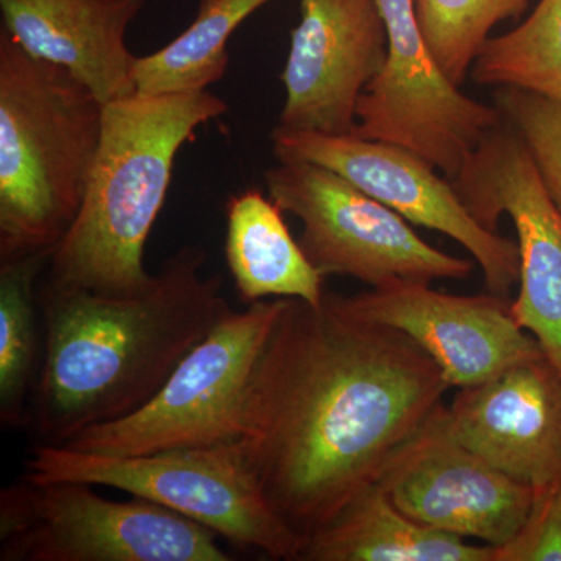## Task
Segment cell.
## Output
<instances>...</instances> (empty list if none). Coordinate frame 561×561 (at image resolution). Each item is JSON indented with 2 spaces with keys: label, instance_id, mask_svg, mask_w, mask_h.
<instances>
[{
  "label": "cell",
  "instance_id": "24",
  "mask_svg": "<svg viewBox=\"0 0 561 561\" xmlns=\"http://www.w3.org/2000/svg\"><path fill=\"white\" fill-rule=\"evenodd\" d=\"M494 561H561V482L535 491L522 529L494 549Z\"/></svg>",
  "mask_w": 561,
  "mask_h": 561
},
{
  "label": "cell",
  "instance_id": "22",
  "mask_svg": "<svg viewBox=\"0 0 561 561\" xmlns=\"http://www.w3.org/2000/svg\"><path fill=\"white\" fill-rule=\"evenodd\" d=\"M530 0H415L416 20L434 60L457 87L501 22L518 20Z\"/></svg>",
  "mask_w": 561,
  "mask_h": 561
},
{
  "label": "cell",
  "instance_id": "21",
  "mask_svg": "<svg viewBox=\"0 0 561 561\" xmlns=\"http://www.w3.org/2000/svg\"><path fill=\"white\" fill-rule=\"evenodd\" d=\"M470 76L481 87L519 88L561 105V0H540L518 27L486 41Z\"/></svg>",
  "mask_w": 561,
  "mask_h": 561
},
{
  "label": "cell",
  "instance_id": "13",
  "mask_svg": "<svg viewBox=\"0 0 561 561\" xmlns=\"http://www.w3.org/2000/svg\"><path fill=\"white\" fill-rule=\"evenodd\" d=\"M341 300L354 316L411 339L451 389L479 386L512 365L545 356L513 317L507 297L491 291L461 297L432 289L431 283L400 280Z\"/></svg>",
  "mask_w": 561,
  "mask_h": 561
},
{
  "label": "cell",
  "instance_id": "10",
  "mask_svg": "<svg viewBox=\"0 0 561 561\" xmlns=\"http://www.w3.org/2000/svg\"><path fill=\"white\" fill-rule=\"evenodd\" d=\"M279 162H311L339 173L416 227L448 236L481 267L491 294L507 297L519 283L518 242L486 230L461 202L453 181L415 151L354 135L290 130L271 133Z\"/></svg>",
  "mask_w": 561,
  "mask_h": 561
},
{
  "label": "cell",
  "instance_id": "19",
  "mask_svg": "<svg viewBox=\"0 0 561 561\" xmlns=\"http://www.w3.org/2000/svg\"><path fill=\"white\" fill-rule=\"evenodd\" d=\"M50 256L0 261V423L9 430L27 426L38 382L44 335L36 284Z\"/></svg>",
  "mask_w": 561,
  "mask_h": 561
},
{
  "label": "cell",
  "instance_id": "5",
  "mask_svg": "<svg viewBox=\"0 0 561 561\" xmlns=\"http://www.w3.org/2000/svg\"><path fill=\"white\" fill-rule=\"evenodd\" d=\"M25 465L39 481L108 486L153 502L273 560L300 557L301 538L265 497L241 440L136 456L35 445Z\"/></svg>",
  "mask_w": 561,
  "mask_h": 561
},
{
  "label": "cell",
  "instance_id": "6",
  "mask_svg": "<svg viewBox=\"0 0 561 561\" xmlns=\"http://www.w3.org/2000/svg\"><path fill=\"white\" fill-rule=\"evenodd\" d=\"M208 527L140 497L25 474L0 493V561H230Z\"/></svg>",
  "mask_w": 561,
  "mask_h": 561
},
{
  "label": "cell",
  "instance_id": "23",
  "mask_svg": "<svg viewBox=\"0 0 561 561\" xmlns=\"http://www.w3.org/2000/svg\"><path fill=\"white\" fill-rule=\"evenodd\" d=\"M494 105L529 147L531 157L561 208V105L519 88H496Z\"/></svg>",
  "mask_w": 561,
  "mask_h": 561
},
{
  "label": "cell",
  "instance_id": "9",
  "mask_svg": "<svg viewBox=\"0 0 561 561\" xmlns=\"http://www.w3.org/2000/svg\"><path fill=\"white\" fill-rule=\"evenodd\" d=\"M386 22V65L357 103L351 135L408 147L453 180L490 130L496 105L468 98L438 68L416 20L415 0H378Z\"/></svg>",
  "mask_w": 561,
  "mask_h": 561
},
{
  "label": "cell",
  "instance_id": "8",
  "mask_svg": "<svg viewBox=\"0 0 561 561\" xmlns=\"http://www.w3.org/2000/svg\"><path fill=\"white\" fill-rule=\"evenodd\" d=\"M268 197L301 221V249L324 276L375 287L400 280L467 279L474 262L421 239L411 221L311 162H279L265 172Z\"/></svg>",
  "mask_w": 561,
  "mask_h": 561
},
{
  "label": "cell",
  "instance_id": "4",
  "mask_svg": "<svg viewBox=\"0 0 561 561\" xmlns=\"http://www.w3.org/2000/svg\"><path fill=\"white\" fill-rule=\"evenodd\" d=\"M105 105L0 33V261L54 253L79 216Z\"/></svg>",
  "mask_w": 561,
  "mask_h": 561
},
{
  "label": "cell",
  "instance_id": "12",
  "mask_svg": "<svg viewBox=\"0 0 561 561\" xmlns=\"http://www.w3.org/2000/svg\"><path fill=\"white\" fill-rule=\"evenodd\" d=\"M376 483L415 522L494 549L518 534L535 501L531 486L454 437L445 404L391 457Z\"/></svg>",
  "mask_w": 561,
  "mask_h": 561
},
{
  "label": "cell",
  "instance_id": "14",
  "mask_svg": "<svg viewBox=\"0 0 561 561\" xmlns=\"http://www.w3.org/2000/svg\"><path fill=\"white\" fill-rule=\"evenodd\" d=\"M387 46L378 0H301L280 73L286 102L279 127L351 135L357 103L386 65Z\"/></svg>",
  "mask_w": 561,
  "mask_h": 561
},
{
  "label": "cell",
  "instance_id": "20",
  "mask_svg": "<svg viewBox=\"0 0 561 561\" xmlns=\"http://www.w3.org/2000/svg\"><path fill=\"white\" fill-rule=\"evenodd\" d=\"M272 0H201L190 27L168 46L138 57L135 81L142 94L208 90L230 62L228 41L254 11Z\"/></svg>",
  "mask_w": 561,
  "mask_h": 561
},
{
  "label": "cell",
  "instance_id": "3",
  "mask_svg": "<svg viewBox=\"0 0 561 561\" xmlns=\"http://www.w3.org/2000/svg\"><path fill=\"white\" fill-rule=\"evenodd\" d=\"M227 102L208 90L142 94L106 103L101 147L79 216L51 253L46 284L101 295L140 294L153 283L144 253L173 164Z\"/></svg>",
  "mask_w": 561,
  "mask_h": 561
},
{
  "label": "cell",
  "instance_id": "17",
  "mask_svg": "<svg viewBox=\"0 0 561 561\" xmlns=\"http://www.w3.org/2000/svg\"><path fill=\"white\" fill-rule=\"evenodd\" d=\"M298 561H494V548L415 522L373 483L305 541Z\"/></svg>",
  "mask_w": 561,
  "mask_h": 561
},
{
  "label": "cell",
  "instance_id": "15",
  "mask_svg": "<svg viewBox=\"0 0 561 561\" xmlns=\"http://www.w3.org/2000/svg\"><path fill=\"white\" fill-rule=\"evenodd\" d=\"M454 437L535 491L561 482V375L546 356L519 362L446 405Z\"/></svg>",
  "mask_w": 561,
  "mask_h": 561
},
{
  "label": "cell",
  "instance_id": "7",
  "mask_svg": "<svg viewBox=\"0 0 561 561\" xmlns=\"http://www.w3.org/2000/svg\"><path fill=\"white\" fill-rule=\"evenodd\" d=\"M284 302L286 298L262 300L232 311L139 411L80 432L61 446L136 456L239 440L247 386Z\"/></svg>",
  "mask_w": 561,
  "mask_h": 561
},
{
  "label": "cell",
  "instance_id": "11",
  "mask_svg": "<svg viewBox=\"0 0 561 561\" xmlns=\"http://www.w3.org/2000/svg\"><path fill=\"white\" fill-rule=\"evenodd\" d=\"M451 181L486 230L497 231L504 214L515 225L522 264L513 317L561 375V208L529 147L504 119L483 136Z\"/></svg>",
  "mask_w": 561,
  "mask_h": 561
},
{
  "label": "cell",
  "instance_id": "1",
  "mask_svg": "<svg viewBox=\"0 0 561 561\" xmlns=\"http://www.w3.org/2000/svg\"><path fill=\"white\" fill-rule=\"evenodd\" d=\"M449 389L419 345L354 316L341 295L286 298L247 386L239 440L305 545L378 482Z\"/></svg>",
  "mask_w": 561,
  "mask_h": 561
},
{
  "label": "cell",
  "instance_id": "2",
  "mask_svg": "<svg viewBox=\"0 0 561 561\" xmlns=\"http://www.w3.org/2000/svg\"><path fill=\"white\" fill-rule=\"evenodd\" d=\"M206 251L172 254L136 295L39 287L43 362L27 426L35 445H62L139 411L181 360L232 312Z\"/></svg>",
  "mask_w": 561,
  "mask_h": 561
},
{
  "label": "cell",
  "instance_id": "16",
  "mask_svg": "<svg viewBox=\"0 0 561 561\" xmlns=\"http://www.w3.org/2000/svg\"><path fill=\"white\" fill-rule=\"evenodd\" d=\"M147 0H0L3 32L38 60L68 70L103 103L138 92L125 43Z\"/></svg>",
  "mask_w": 561,
  "mask_h": 561
},
{
  "label": "cell",
  "instance_id": "18",
  "mask_svg": "<svg viewBox=\"0 0 561 561\" xmlns=\"http://www.w3.org/2000/svg\"><path fill=\"white\" fill-rule=\"evenodd\" d=\"M283 214L260 190L243 191L228 202L225 254L236 289L247 305L297 298L319 306L327 276L291 238Z\"/></svg>",
  "mask_w": 561,
  "mask_h": 561
}]
</instances>
